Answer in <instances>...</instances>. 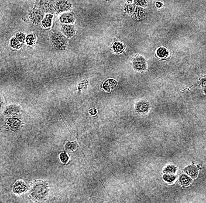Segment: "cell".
I'll return each instance as SVG.
<instances>
[{
	"label": "cell",
	"mask_w": 206,
	"mask_h": 203,
	"mask_svg": "<svg viewBox=\"0 0 206 203\" xmlns=\"http://www.w3.org/2000/svg\"><path fill=\"white\" fill-rule=\"evenodd\" d=\"M126 2H128V3H131V2H132V1H133V0H126Z\"/></svg>",
	"instance_id": "obj_30"
},
{
	"label": "cell",
	"mask_w": 206,
	"mask_h": 203,
	"mask_svg": "<svg viewBox=\"0 0 206 203\" xmlns=\"http://www.w3.org/2000/svg\"><path fill=\"white\" fill-rule=\"evenodd\" d=\"M135 4L137 6L146 7H147V2L146 0H134Z\"/></svg>",
	"instance_id": "obj_25"
},
{
	"label": "cell",
	"mask_w": 206,
	"mask_h": 203,
	"mask_svg": "<svg viewBox=\"0 0 206 203\" xmlns=\"http://www.w3.org/2000/svg\"><path fill=\"white\" fill-rule=\"evenodd\" d=\"M180 182L183 185H188L191 182V179L187 175H183L180 177Z\"/></svg>",
	"instance_id": "obj_19"
},
{
	"label": "cell",
	"mask_w": 206,
	"mask_h": 203,
	"mask_svg": "<svg viewBox=\"0 0 206 203\" xmlns=\"http://www.w3.org/2000/svg\"><path fill=\"white\" fill-rule=\"evenodd\" d=\"M10 44L11 46L14 48V49H19L22 46V44H21V42L19 41L18 39L17 38H14L13 37L10 42Z\"/></svg>",
	"instance_id": "obj_18"
},
{
	"label": "cell",
	"mask_w": 206,
	"mask_h": 203,
	"mask_svg": "<svg viewBox=\"0 0 206 203\" xmlns=\"http://www.w3.org/2000/svg\"><path fill=\"white\" fill-rule=\"evenodd\" d=\"M162 5H163L162 3H161V2H159V1H158V2H157L156 3V6L157 8H161V7H162Z\"/></svg>",
	"instance_id": "obj_29"
},
{
	"label": "cell",
	"mask_w": 206,
	"mask_h": 203,
	"mask_svg": "<svg viewBox=\"0 0 206 203\" xmlns=\"http://www.w3.org/2000/svg\"><path fill=\"white\" fill-rule=\"evenodd\" d=\"M36 41V38L33 34H29L27 36L25 39V42L28 45L31 46L34 44Z\"/></svg>",
	"instance_id": "obj_21"
},
{
	"label": "cell",
	"mask_w": 206,
	"mask_h": 203,
	"mask_svg": "<svg viewBox=\"0 0 206 203\" xmlns=\"http://www.w3.org/2000/svg\"><path fill=\"white\" fill-rule=\"evenodd\" d=\"M136 112L139 114H146L149 111L151 106L149 104L145 101H141L138 103L135 106Z\"/></svg>",
	"instance_id": "obj_7"
},
{
	"label": "cell",
	"mask_w": 206,
	"mask_h": 203,
	"mask_svg": "<svg viewBox=\"0 0 206 203\" xmlns=\"http://www.w3.org/2000/svg\"><path fill=\"white\" fill-rule=\"evenodd\" d=\"M16 38L19 40L20 42H24L26 39L25 35L23 33H18L16 34Z\"/></svg>",
	"instance_id": "obj_27"
},
{
	"label": "cell",
	"mask_w": 206,
	"mask_h": 203,
	"mask_svg": "<svg viewBox=\"0 0 206 203\" xmlns=\"http://www.w3.org/2000/svg\"><path fill=\"white\" fill-rule=\"evenodd\" d=\"M29 18L33 24L38 25L41 22L44 18V14L39 9H34L30 12Z\"/></svg>",
	"instance_id": "obj_5"
},
{
	"label": "cell",
	"mask_w": 206,
	"mask_h": 203,
	"mask_svg": "<svg viewBox=\"0 0 206 203\" xmlns=\"http://www.w3.org/2000/svg\"><path fill=\"white\" fill-rule=\"evenodd\" d=\"M106 1H111V0H106Z\"/></svg>",
	"instance_id": "obj_31"
},
{
	"label": "cell",
	"mask_w": 206,
	"mask_h": 203,
	"mask_svg": "<svg viewBox=\"0 0 206 203\" xmlns=\"http://www.w3.org/2000/svg\"><path fill=\"white\" fill-rule=\"evenodd\" d=\"M7 123L11 128V129H12L13 130H16L19 128L21 121L17 118H9L8 120Z\"/></svg>",
	"instance_id": "obj_14"
},
{
	"label": "cell",
	"mask_w": 206,
	"mask_h": 203,
	"mask_svg": "<svg viewBox=\"0 0 206 203\" xmlns=\"http://www.w3.org/2000/svg\"><path fill=\"white\" fill-rule=\"evenodd\" d=\"M39 7L41 9L48 13H54L55 11V8L54 6L53 1L51 0H41L39 2Z\"/></svg>",
	"instance_id": "obj_6"
},
{
	"label": "cell",
	"mask_w": 206,
	"mask_h": 203,
	"mask_svg": "<svg viewBox=\"0 0 206 203\" xmlns=\"http://www.w3.org/2000/svg\"><path fill=\"white\" fill-rule=\"evenodd\" d=\"M59 158H60V160L62 161V162L63 163H67L68 160H69V156L66 152H63V153H62L61 154H60Z\"/></svg>",
	"instance_id": "obj_26"
},
{
	"label": "cell",
	"mask_w": 206,
	"mask_h": 203,
	"mask_svg": "<svg viewBox=\"0 0 206 203\" xmlns=\"http://www.w3.org/2000/svg\"><path fill=\"white\" fill-rule=\"evenodd\" d=\"M59 19L62 23L64 24H73L75 22V18L73 15L69 12H66L61 15Z\"/></svg>",
	"instance_id": "obj_10"
},
{
	"label": "cell",
	"mask_w": 206,
	"mask_h": 203,
	"mask_svg": "<svg viewBox=\"0 0 206 203\" xmlns=\"http://www.w3.org/2000/svg\"><path fill=\"white\" fill-rule=\"evenodd\" d=\"M113 51L116 54H120L124 52L125 49V46L120 42H116L112 46Z\"/></svg>",
	"instance_id": "obj_15"
},
{
	"label": "cell",
	"mask_w": 206,
	"mask_h": 203,
	"mask_svg": "<svg viewBox=\"0 0 206 203\" xmlns=\"http://www.w3.org/2000/svg\"><path fill=\"white\" fill-rule=\"evenodd\" d=\"M66 148L67 149H70V150H73L75 149V144L73 142H68L66 145Z\"/></svg>",
	"instance_id": "obj_28"
},
{
	"label": "cell",
	"mask_w": 206,
	"mask_h": 203,
	"mask_svg": "<svg viewBox=\"0 0 206 203\" xmlns=\"http://www.w3.org/2000/svg\"><path fill=\"white\" fill-rule=\"evenodd\" d=\"M135 8V4H128L126 5L124 10L128 14L132 15L134 12Z\"/></svg>",
	"instance_id": "obj_22"
},
{
	"label": "cell",
	"mask_w": 206,
	"mask_h": 203,
	"mask_svg": "<svg viewBox=\"0 0 206 203\" xmlns=\"http://www.w3.org/2000/svg\"><path fill=\"white\" fill-rule=\"evenodd\" d=\"M61 31L67 38H72L76 33V29L74 26L69 24H64L61 27Z\"/></svg>",
	"instance_id": "obj_9"
},
{
	"label": "cell",
	"mask_w": 206,
	"mask_h": 203,
	"mask_svg": "<svg viewBox=\"0 0 206 203\" xmlns=\"http://www.w3.org/2000/svg\"><path fill=\"white\" fill-rule=\"evenodd\" d=\"M146 16L145 11L141 7H137L135 8L134 12L132 14V18L136 20H141Z\"/></svg>",
	"instance_id": "obj_12"
},
{
	"label": "cell",
	"mask_w": 206,
	"mask_h": 203,
	"mask_svg": "<svg viewBox=\"0 0 206 203\" xmlns=\"http://www.w3.org/2000/svg\"><path fill=\"white\" fill-rule=\"evenodd\" d=\"M27 190V185L22 180H18L13 186V192L17 194H22L25 192Z\"/></svg>",
	"instance_id": "obj_8"
},
{
	"label": "cell",
	"mask_w": 206,
	"mask_h": 203,
	"mask_svg": "<svg viewBox=\"0 0 206 203\" xmlns=\"http://www.w3.org/2000/svg\"><path fill=\"white\" fill-rule=\"evenodd\" d=\"M12 111L13 112V115L14 114H17L19 112V108L18 106H11L8 107L7 110H6L7 114H9V115H10V114Z\"/></svg>",
	"instance_id": "obj_24"
},
{
	"label": "cell",
	"mask_w": 206,
	"mask_h": 203,
	"mask_svg": "<svg viewBox=\"0 0 206 203\" xmlns=\"http://www.w3.org/2000/svg\"><path fill=\"white\" fill-rule=\"evenodd\" d=\"M53 18V15L52 14H47L45 18L42 20V25L45 28H49L52 25V20Z\"/></svg>",
	"instance_id": "obj_17"
},
{
	"label": "cell",
	"mask_w": 206,
	"mask_h": 203,
	"mask_svg": "<svg viewBox=\"0 0 206 203\" xmlns=\"http://www.w3.org/2000/svg\"><path fill=\"white\" fill-rule=\"evenodd\" d=\"M156 55L158 57L161 59H165L168 57L169 53L168 50L164 47H161L156 51Z\"/></svg>",
	"instance_id": "obj_16"
},
{
	"label": "cell",
	"mask_w": 206,
	"mask_h": 203,
	"mask_svg": "<svg viewBox=\"0 0 206 203\" xmlns=\"http://www.w3.org/2000/svg\"><path fill=\"white\" fill-rule=\"evenodd\" d=\"M163 178H164L165 181H166V182H168L169 183H172L176 179V176L174 175V174L165 173L164 176H163Z\"/></svg>",
	"instance_id": "obj_20"
},
{
	"label": "cell",
	"mask_w": 206,
	"mask_h": 203,
	"mask_svg": "<svg viewBox=\"0 0 206 203\" xmlns=\"http://www.w3.org/2000/svg\"><path fill=\"white\" fill-rule=\"evenodd\" d=\"M132 66L135 70L142 72L146 70L147 69V65L145 59L143 56L140 55H136L133 58Z\"/></svg>",
	"instance_id": "obj_3"
},
{
	"label": "cell",
	"mask_w": 206,
	"mask_h": 203,
	"mask_svg": "<svg viewBox=\"0 0 206 203\" xmlns=\"http://www.w3.org/2000/svg\"><path fill=\"white\" fill-rule=\"evenodd\" d=\"M51 42L53 47L59 50H64L67 46L65 36L60 32L53 34L51 36Z\"/></svg>",
	"instance_id": "obj_2"
},
{
	"label": "cell",
	"mask_w": 206,
	"mask_h": 203,
	"mask_svg": "<svg viewBox=\"0 0 206 203\" xmlns=\"http://www.w3.org/2000/svg\"><path fill=\"white\" fill-rule=\"evenodd\" d=\"M176 168L173 165H169L164 170L165 173H170V174H175L176 172Z\"/></svg>",
	"instance_id": "obj_23"
},
{
	"label": "cell",
	"mask_w": 206,
	"mask_h": 203,
	"mask_svg": "<svg viewBox=\"0 0 206 203\" xmlns=\"http://www.w3.org/2000/svg\"><path fill=\"white\" fill-rule=\"evenodd\" d=\"M48 193V185L44 181H36L31 185V195L35 200H42L45 199Z\"/></svg>",
	"instance_id": "obj_1"
},
{
	"label": "cell",
	"mask_w": 206,
	"mask_h": 203,
	"mask_svg": "<svg viewBox=\"0 0 206 203\" xmlns=\"http://www.w3.org/2000/svg\"><path fill=\"white\" fill-rule=\"evenodd\" d=\"M54 8L57 12L60 13L70 10L72 8V4L66 0H59L56 2Z\"/></svg>",
	"instance_id": "obj_4"
},
{
	"label": "cell",
	"mask_w": 206,
	"mask_h": 203,
	"mask_svg": "<svg viewBox=\"0 0 206 203\" xmlns=\"http://www.w3.org/2000/svg\"><path fill=\"white\" fill-rule=\"evenodd\" d=\"M117 84H118V83L116 80L111 79L108 80L106 82L103 83V88L105 91L107 92H110L112 90L116 87Z\"/></svg>",
	"instance_id": "obj_11"
},
{
	"label": "cell",
	"mask_w": 206,
	"mask_h": 203,
	"mask_svg": "<svg viewBox=\"0 0 206 203\" xmlns=\"http://www.w3.org/2000/svg\"><path fill=\"white\" fill-rule=\"evenodd\" d=\"M185 172L188 175H189L193 178H196L198 174V170L197 168L195 166H189L188 167L185 168Z\"/></svg>",
	"instance_id": "obj_13"
}]
</instances>
